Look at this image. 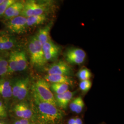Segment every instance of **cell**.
<instances>
[{"label":"cell","instance_id":"6da1fadb","mask_svg":"<svg viewBox=\"0 0 124 124\" xmlns=\"http://www.w3.org/2000/svg\"><path fill=\"white\" fill-rule=\"evenodd\" d=\"M34 103L38 115L43 124H59L63 115L58 107L40 100L33 95Z\"/></svg>","mask_w":124,"mask_h":124},{"label":"cell","instance_id":"7a4b0ae2","mask_svg":"<svg viewBox=\"0 0 124 124\" xmlns=\"http://www.w3.org/2000/svg\"><path fill=\"white\" fill-rule=\"evenodd\" d=\"M28 51L31 64L36 67L43 66L46 64L42 49V45L35 35L31 36L28 43Z\"/></svg>","mask_w":124,"mask_h":124},{"label":"cell","instance_id":"3957f363","mask_svg":"<svg viewBox=\"0 0 124 124\" xmlns=\"http://www.w3.org/2000/svg\"><path fill=\"white\" fill-rule=\"evenodd\" d=\"M33 95L40 100L57 107L54 95L52 92L48 83L44 79L37 80L33 86Z\"/></svg>","mask_w":124,"mask_h":124},{"label":"cell","instance_id":"277c9868","mask_svg":"<svg viewBox=\"0 0 124 124\" xmlns=\"http://www.w3.org/2000/svg\"><path fill=\"white\" fill-rule=\"evenodd\" d=\"M47 2H39L34 0L24 1V4L21 16L25 18L44 14L47 10Z\"/></svg>","mask_w":124,"mask_h":124},{"label":"cell","instance_id":"5b68a950","mask_svg":"<svg viewBox=\"0 0 124 124\" xmlns=\"http://www.w3.org/2000/svg\"><path fill=\"white\" fill-rule=\"evenodd\" d=\"M6 28L11 34L20 35L25 33L28 27L27 18L23 16L13 18L7 21Z\"/></svg>","mask_w":124,"mask_h":124},{"label":"cell","instance_id":"8992f818","mask_svg":"<svg viewBox=\"0 0 124 124\" xmlns=\"http://www.w3.org/2000/svg\"><path fill=\"white\" fill-rule=\"evenodd\" d=\"M47 75H65L69 76L73 73L71 67L67 62L59 60L55 62L47 67Z\"/></svg>","mask_w":124,"mask_h":124},{"label":"cell","instance_id":"52a82bcc","mask_svg":"<svg viewBox=\"0 0 124 124\" xmlns=\"http://www.w3.org/2000/svg\"><path fill=\"white\" fill-rule=\"evenodd\" d=\"M17 46V41L15 36L9 32L0 31V53L11 52Z\"/></svg>","mask_w":124,"mask_h":124},{"label":"cell","instance_id":"ba28073f","mask_svg":"<svg viewBox=\"0 0 124 124\" xmlns=\"http://www.w3.org/2000/svg\"><path fill=\"white\" fill-rule=\"evenodd\" d=\"M44 56L46 62H53L57 59L61 51L60 47L50 40L42 45Z\"/></svg>","mask_w":124,"mask_h":124},{"label":"cell","instance_id":"9c48e42d","mask_svg":"<svg viewBox=\"0 0 124 124\" xmlns=\"http://www.w3.org/2000/svg\"><path fill=\"white\" fill-rule=\"evenodd\" d=\"M86 58V53L83 49L71 48L68 49L65 53L66 61L69 63L80 64L83 63Z\"/></svg>","mask_w":124,"mask_h":124},{"label":"cell","instance_id":"30bf717a","mask_svg":"<svg viewBox=\"0 0 124 124\" xmlns=\"http://www.w3.org/2000/svg\"><path fill=\"white\" fill-rule=\"evenodd\" d=\"M24 1L16 0L7 9L2 18L6 21L20 16L22 12Z\"/></svg>","mask_w":124,"mask_h":124},{"label":"cell","instance_id":"8fae6325","mask_svg":"<svg viewBox=\"0 0 124 124\" xmlns=\"http://www.w3.org/2000/svg\"><path fill=\"white\" fill-rule=\"evenodd\" d=\"M14 111L16 116L21 119L29 120L33 115V112L31 108L24 102L17 104L14 108Z\"/></svg>","mask_w":124,"mask_h":124},{"label":"cell","instance_id":"7c38bea8","mask_svg":"<svg viewBox=\"0 0 124 124\" xmlns=\"http://www.w3.org/2000/svg\"><path fill=\"white\" fill-rule=\"evenodd\" d=\"M75 94V92L68 90L62 94L54 95L57 107L63 109H66Z\"/></svg>","mask_w":124,"mask_h":124},{"label":"cell","instance_id":"4fadbf2b","mask_svg":"<svg viewBox=\"0 0 124 124\" xmlns=\"http://www.w3.org/2000/svg\"><path fill=\"white\" fill-rule=\"evenodd\" d=\"M14 52L18 72L25 70L28 65L25 52L22 50H14Z\"/></svg>","mask_w":124,"mask_h":124},{"label":"cell","instance_id":"5bb4252c","mask_svg":"<svg viewBox=\"0 0 124 124\" xmlns=\"http://www.w3.org/2000/svg\"><path fill=\"white\" fill-rule=\"evenodd\" d=\"M44 80L47 82L51 83L65 84L69 85H72L73 81L69 76L61 75H45Z\"/></svg>","mask_w":124,"mask_h":124},{"label":"cell","instance_id":"9a60e30c","mask_svg":"<svg viewBox=\"0 0 124 124\" xmlns=\"http://www.w3.org/2000/svg\"><path fill=\"white\" fill-rule=\"evenodd\" d=\"M52 26V23H50L44 27L40 28L35 35L37 40L42 45L51 40L50 37V31Z\"/></svg>","mask_w":124,"mask_h":124},{"label":"cell","instance_id":"2e32d148","mask_svg":"<svg viewBox=\"0 0 124 124\" xmlns=\"http://www.w3.org/2000/svg\"><path fill=\"white\" fill-rule=\"evenodd\" d=\"M0 96L5 99L12 97V85L7 79H0Z\"/></svg>","mask_w":124,"mask_h":124},{"label":"cell","instance_id":"e0dca14e","mask_svg":"<svg viewBox=\"0 0 124 124\" xmlns=\"http://www.w3.org/2000/svg\"><path fill=\"white\" fill-rule=\"evenodd\" d=\"M30 86V80L29 78H23L21 79V82L18 90L17 99L19 101L23 100L28 94Z\"/></svg>","mask_w":124,"mask_h":124},{"label":"cell","instance_id":"ac0fdd59","mask_svg":"<svg viewBox=\"0 0 124 124\" xmlns=\"http://www.w3.org/2000/svg\"><path fill=\"white\" fill-rule=\"evenodd\" d=\"M26 18L27 25L28 28L39 26L44 23L47 20V16L46 14Z\"/></svg>","mask_w":124,"mask_h":124},{"label":"cell","instance_id":"d6986e66","mask_svg":"<svg viewBox=\"0 0 124 124\" xmlns=\"http://www.w3.org/2000/svg\"><path fill=\"white\" fill-rule=\"evenodd\" d=\"M85 106V103L83 99L78 97L74 99L70 103L69 107L71 111L76 114L80 113Z\"/></svg>","mask_w":124,"mask_h":124},{"label":"cell","instance_id":"ffe728a7","mask_svg":"<svg viewBox=\"0 0 124 124\" xmlns=\"http://www.w3.org/2000/svg\"><path fill=\"white\" fill-rule=\"evenodd\" d=\"M50 86L51 91L57 95L66 92L69 90V85L61 83H52Z\"/></svg>","mask_w":124,"mask_h":124},{"label":"cell","instance_id":"44dd1931","mask_svg":"<svg viewBox=\"0 0 124 124\" xmlns=\"http://www.w3.org/2000/svg\"><path fill=\"white\" fill-rule=\"evenodd\" d=\"M8 58L0 53V77L8 75Z\"/></svg>","mask_w":124,"mask_h":124},{"label":"cell","instance_id":"7402d4cb","mask_svg":"<svg viewBox=\"0 0 124 124\" xmlns=\"http://www.w3.org/2000/svg\"><path fill=\"white\" fill-rule=\"evenodd\" d=\"M78 78L81 80H89L92 77V74L91 71L87 68L84 67L81 69L77 74Z\"/></svg>","mask_w":124,"mask_h":124},{"label":"cell","instance_id":"603a6c76","mask_svg":"<svg viewBox=\"0 0 124 124\" xmlns=\"http://www.w3.org/2000/svg\"><path fill=\"white\" fill-rule=\"evenodd\" d=\"M16 0H5L0 5V18H2L7 9Z\"/></svg>","mask_w":124,"mask_h":124},{"label":"cell","instance_id":"cb8c5ba5","mask_svg":"<svg viewBox=\"0 0 124 124\" xmlns=\"http://www.w3.org/2000/svg\"><path fill=\"white\" fill-rule=\"evenodd\" d=\"M92 85V83L90 80H85L81 81L79 85V87L82 92L86 93L91 89Z\"/></svg>","mask_w":124,"mask_h":124},{"label":"cell","instance_id":"d4e9b609","mask_svg":"<svg viewBox=\"0 0 124 124\" xmlns=\"http://www.w3.org/2000/svg\"><path fill=\"white\" fill-rule=\"evenodd\" d=\"M6 115V107L3 103L0 100V116L1 117H4Z\"/></svg>","mask_w":124,"mask_h":124},{"label":"cell","instance_id":"484cf974","mask_svg":"<svg viewBox=\"0 0 124 124\" xmlns=\"http://www.w3.org/2000/svg\"><path fill=\"white\" fill-rule=\"evenodd\" d=\"M14 124H31L29 120L21 119L20 120L16 121Z\"/></svg>","mask_w":124,"mask_h":124},{"label":"cell","instance_id":"4316f807","mask_svg":"<svg viewBox=\"0 0 124 124\" xmlns=\"http://www.w3.org/2000/svg\"><path fill=\"white\" fill-rule=\"evenodd\" d=\"M68 124H76L75 118H71L69 120Z\"/></svg>","mask_w":124,"mask_h":124},{"label":"cell","instance_id":"83f0119b","mask_svg":"<svg viewBox=\"0 0 124 124\" xmlns=\"http://www.w3.org/2000/svg\"><path fill=\"white\" fill-rule=\"evenodd\" d=\"M76 124H83V122L82 120L80 118H75Z\"/></svg>","mask_w":124,"mask_h":124},{"label":"cell","instance_id":"f1b7e54d","mask_svg":"<svg viewBox=\"0 0 124 124\" xmlns=\"http://www.w3.org/2000/svg\"><path fill=\"white\" fill-rule=\"evenodd\" d=\"M5 0H0V5L2 3H3L4 1Z\"/></svg>","mask_w":124,"mask_h":124},{"label":"cell","instance_id":"f546056e","mask_svg":"<svg viewBox=\"0 0 124 124\" xmlns=\"http://www.w3.org/2000/svg\"><path fill=\"white\" fill-rule=\"evenodd\" d=\"M0 124H4L3 123H2V122H0Z\"/></svg>","mask_w":124,"mask_h":124},{"label":"cell","instance_id":"4dcf8cb0","mask_svg":"<svg viewBox=\"0 0 124 124\" xmlns=\"http://www.w3.org/2000/svg\"><path fill=\"white\" fill-rule=\"evenodd\" d=\"M0 118H1V117H0Z\"/></svg>","mask_w":124,"mask_h":124}]
</instances>
